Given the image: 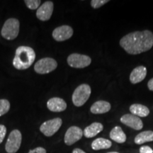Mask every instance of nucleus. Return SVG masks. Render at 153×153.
<instances>
[{
    "label": "nucleus",
    "mask_w": 153,
    "mask_h": 153,
    "mask_svg": "<svg viewBox=\"0 0 153 153\" xmlns=\"http://www.w3.org/2000/svg\"><path fill=\"white\" fill-rule=\"evenodd\" d=\"M148 87L150 91H153V78L149 80L148 83Z\"/></svg>",
    "instance_id": "obj_27"
},
{
    "label": "nucleus",
    "mask_w": 153,
    "mask_h": 153,
    "mask_svg": "<svg viewBox=\"0 0 153 153\" xmlns=\"http://www.w3.org/2000/svg\"><path fill=\"white\" fill-rule=\"evenodd\" d=\"M131 114L137 117H146L150 114V110L147 106L139 104H134L130 106Z\"/></svg>",
    "instance_id": "obj_19"
},
{
    "label": "nucleus",
    "mask_w": 153,
    "mask_h": 153,
    "mask_svg": "<svg viewBox=\"0 0 153 153\" xmlns=\"http://www.w3.org/2000/svg\"><path fill=\"white\" fill-rule=\"evenodd\" d=\"M36 59V53L33 48L28 46H19L16 48L13 65L17 70H24L33 65Z\"/></svg>",
    "instance_id": "obj_2"
},
{
    "label": "nucleus",
    "mask_w": 153,
    "mask_h": 153,
    "mask_svg": "<svg viewBox=\"0 0 153 153\" xmlns=\"http://www.w3.org/2000/svg\"><path fill=\"white\" fill-rule=\"evenodd\" d=\"M83 131L77 126H71L67 130L64 137V142L66 145L71 146L80 140L83 136Z\"/></svg>",
    "instance_id": "obj_9"
},
{
    "label": "nucleus",
    "mask_w": 153,
    "mask_h": 153,
    "mask_svg": "<svg viewBox=\"0 0 153 153\" xmlns=\"http://www.w3.org/2000/svg\"><path fill=\"white\" fill-rule=\"evenodd\" d=\"M153 131H145L137 134L134 139V142L137 145H143L145 143L152 142Z\"/></svg>",
    "instance_id": "obj_20"
},
{
    "label": "nucleus",
    "mask_w": 153,
    "mask_h": 153,
    "mask_svg": "<svg viewBox=\"0 0 153 153\" xmlns=\"http://www.w3.org/2000/svg\"><path fill=\"white\" fill-rule=\"evenodd\" d=\"M67 61L71 68L82 69L89 66L91 62V59L88 55L72 53L69 55Z\"/></svg>",
    "instance_id": "obj_8"
},
{
    "label": "nucleus",
    "mask_w": 153,
    "mask_h": 153,
    "mask_svg": "<svg viewBox=\"0 0 153 153\" xmlns=\"http://www.w3.org/2000/svg\"><path fill=\"white\" fill-rule=\"evenodd\" d=\"M57 67V61L51 57H45L39 60L35 64L34 70L36 73L45 74L54 71Z\"/></svg>",
    "instance_id": "obj_6"
},
{
    "label": "nucleus",
    "mask_w": 153,
    "mask_h": 153,
    "mask_svg": "<svg viewBox=\"0 0 153 153\" xmlns=\"http://www.w3.org/2000/svg\"><path fill=\"white\" fill-rule=\"evenodd\" d=\"M107 153H119L118 152H107Z\"/></svg>",
    "instance_id": "obj_29"
},
{
    "label": "nucleus",
    "mask_w": 153,
    "mask_h": 153,
    "mask_svg": "<svg viewBox=\"0 0 153 153\" xmlns=\"http://www.w3.org/2000/svg\"><path fill=\"white\" fill-rule=\"evenodd\" d=\"M112 146L111 141L109 140L104 138V137H99L95 139L91 143V147L92 150L95 151H98L101 150H107L109 149Z\"/></svg>",
    "instance_id": "obj_18"
},
{
    "label": "nucleus",
    "mask_w": 153,
    "mask_h": 153,
    "mask_svg": "<svg viewBox=\"0 0 153 153\" xmlns=\"http://www.w3.org/2000/svg\"><path fill=\"white\" fill-rule=\"evenodd\" d=\"M119 43L128 54H140L152 48L153 33L148 30L132 32L123 36Z\"/></svg>",
    "instance_id": "obj_1"
},
{
    "label": "nucleus",
    "mask_w": 153,
    "mask_h": 153,
    "mask_svg": "<svg viewBox=\"0 0 153 153\" xmlns=\"http://www.w3.org/2000/svg\"><path fill=\"white\" fill-rule=\"evenodd\" d=\"M108 0H92L91 1V6L94 9H99L108 3Z\"/></svg>",
    "instance_id": "obj_23"
},
{
    "label": "nucleus",
    "mask_w": 153,
    "mask_h": 153,
    "mask_svg": "<svg viewBox=\"0 0 153 153\" xmlns=\"http://www.w3.org/2000/svg\"><path fill=\"white\" fill-rule=\"evenodd\" d=\"M54 4L53 1H47L43 3L36 11V16L39 20L42 22H46L48 21L52 16Z\"/></svg>",
    "instance_id": "obj_11"
},
{
    "label": "nucleus",
    "mask_w": 153,
    "mask_h": 153,
    "mask_svg": "<svg viewBox=\"0 0 153 153\" xmlns=\"http://www.w3.org/2000/svg\"><path fill=\"white\" fill-rule=\"evenodd\" d=\"M140 153H153V150L148 145H143L139 150Z\"/></svg>",
    "instance_id": "obj_25"
},
{
    "label": "nucleus",
    "mask_w": 153,
    "mask_h": 153,
    "mask_svg": "<svg viewBox=\"0 0 153 153\" xmlns=\"http://www.w3.org/2000/svg\"><path fill=\"white\" fill-rule=\"evenodd\" d=\"M47 107L51 111L62 112L67 108V104L64 99L59 97H53L48 101Z\"/></svg>",
    "instance_id": "obj_13"
},
{
    "label": "nucleus",
    "mask_w": 153,
    "mask_h": 153,
    "mask_svg": "<svg viewBox=\"0 0 153 153\" xmlns=\"http://www.w3.org/2000/svg\"><path fill=\"white\" fill-rule=\"evenodd\" d=\"M111 108V105L106 101H97L91 106L90 111L94 114H103L108 112Z\"/></svg>",
    "instance_id": "obj_15"
},
{
    "label": "nucleus",
    "mask_w": 153,
    "mask_h": 153,
    "mask_svg": "<svg viewBox=\"0 0 153 153\" xmlns=\"http://www.w3.org/2000/svg\"><path fill=\"white\" fill-rule=\"evenodd\" d=\"M24 2L28 9H31V10H35V9L39 8L41 1L40 0H25Z\"/></svg>",
    "instance_id": "obj_22"
},
{
    "label": "nucleus",
    "mask_w": 153,
    "mask_h": 153,
    "mask_svg": "<svg viewBox=\"0 0 153 153\" xmlns=\"http://www.w3.org/2000/svg\"><path fill=\"white\" fill-rule=\"evenodd\" d=\"M104 130V126L99 122H94L86 127L83 131V135L87 138H91L97 136Z\"/></svg>",
    "instance_id": "obj_16"
},
{
    "label": "nucleus",
    "mask_w": 153,
    "mask_h": 153,
    "mask_svg": "<svg viewBox=\"0 0 153 153\" xmlns=\"http://www.w3.org/2000/svg\"><path fill=\"white\" fill-rule=\"evenodd\" d=\"M62 120L60 118H55L45 121L40 126V131L46 137L54 135L62 126Z\"/></svg>",
    "instance_id": "obj_7"
},
{
    "label": "nucleus",
    "mask_w": 153,
    "mask_h": 153,
    "mask_svg": "<svg viewBox=\"0 0 153 153\" xmlns=\"http://www.w3.org/2000/svg\"><path fill=\"white\" fill-rule=\"evenodd\" d=\"M10 109V102L7 99H0V117L5 115Z\"/></svg>",
    "instance_id": "obj_21"
},
{
    "label": "nucleus",
    "mask_w": 153,
    "mask_h": 153,
    "mask_svg": "<svg viewBox=\"0 0 153 153\" xmlns=\"http://www.w3.org/2000/svg\"><path fill=\"white\" fill-rule=\"evenodd\" d=\"M91 93V87L87 84H82L78 86L72 94V103L77 107L82 106L90 97Z\"/></svg>",
    "instance_id": "obj_3"
},
{
    "label": "nucleus",
    "mask_w": 153,
    "mask_h": 153,
    "mask_svg": "<svg viewBox=\"0 0 153 153\" xmlns=\"http://www.w3.org/2000/svg\"><path fill=\"white\" fill-rule=\"evenodd\" d=\"M110 138L116 143L122 144L126 141V135L120 126H116L112 128L109 134Z\"/></svg>",
    "instance_id": "obj_17"
},
{
    "label": "nucleus",
    "mask_w": 153,
    "mask_h": 153,
    "mask_svg": "<svg viewBox=\"0 0 153 153\" xmlns=\"http://www.w3.org/2000/svg\"><path fill=\"white\" fill-rule=\"evenodd\" d=\"M146 75L147 68L145 66H138L133 69L130 74V81L132 84H137L144 80Z\"/></svg>",
    "instance_id": "obj_14"
},
{
    "label": "nucleus",
    "mask_w": 153,
    "mask_h": 153,
    "mask_svg": "<svg viewBox=\"0 0 153 153\" xmlns=\"http://www.w3.org/2000/svg\"><path fill=\"white\" fill-rule=\"evenodd\" d=\"M73 29L71 26L63 25L55 28L53 31V37L56 41L62 42L70 39L73 35Z\"/></svg>",
    "instance_id": "obj_10"
},
{
    "label": "nucleus",
    "mask_w": 153,
    "mask_h": 153,
    "mask_svg": "<svg viewBox=\"0 0 153 153\" xmlns=\"http://www.w3.org/2000/svg\"><path fill=\"white\" fill-rule=\"evenodd\" d=\"M22 135L20 131L13 130L9 135L5 145V150L7 153H16L21 148Z\"/></svg>",
    "instance_id": "obj_5"
},
{
    "label": "nucleus",
    "mask_w": 153,
    "mask_h": 153,
    "mask_svg": "<svg viewBox=\"0 0 153 153\" xmlns=\"http://www.w3.org/2000/svg\"><path fill=\"white\" fill-rule=\"evenodd\" d=\"M20 23L18 19L11 18L6 21L2 28H1V36L5 39L11 41L18 36L19 33Z\"/></svg>",
    "instance_id": "obj_4"
},
{
    "label": "nucleus",
    "mask_w": 153,
    "mask_h": 153,
    "mask_svg": "<svg viewBox=\"0 0 153 153\" xmlns=\"http://www.w3.org/2000/svg\"><path fill=\"white\" fill-rule=\"evenodd\" d=\"M72 153H87L85 152V151L82 150V149H79V148H74L73 150H72Z\"/></svg>",
    "instance_id": "obj_28"
},
{
    "label": "nucleus",
    "mask_w": 153,
    "mask_h": 153,
    "mask_svg": "<svg viewBox=\"0 0 153 153\" xmlns=\"http://www.w3.org/2000/svg\"><path fill=\"white\" fill-rule=\"evenodd\" d=\"M28 153H47V151L42 147H37L33 150H30Z\"/></svg>",
    "instance_id": "obj_26"
},
{
    "label": "nucleus",
    "mask_w": 153,
    "mask_h": 153,
    "mask_svg": "<svg viewBox=\"0 0 153 153\" xmlns=\"http://www.w3.org/2000/svg\"><path fill=\"white\" fill-rule=\"evenodd\" d=\"M7 134V128L5 126L0 125V144L4 141Z\"/></svg>",
    "instance_id": "obj_24"
},
{
    "label": "nucleus",
    "mask_w": 153,
    "mask_h": 153,
    "mask_svg": "<svg viewBox=\"0 0 153 153\" xmlns=\"http://www.w3.org/2000/svg\"><path fill=\"white\" fill-rule=\"evenodd\" d=\"M120 120L124 125L136 131H140L143 128L142 120L137 116L131 114H127L122 116Z\"/></svg>",
    "instance_id": "obj_12"
}]
</instances>
